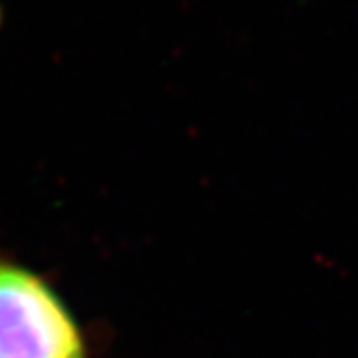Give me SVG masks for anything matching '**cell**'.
<instances>
[{"instance_id": "6da1fadb", "label": "cell", "mask_w": 358, "mask_h": 358, "mask_svg": "<svg viewBox=\"0 0 358 358\" xmlns=\"http://www.w3.org/2000/svg\"><path fill=\"white\" fill-rule=\"evenodd\" d=\"M0 358H94L64 294L0 241Z\"/></svg>"}]
</instances>
